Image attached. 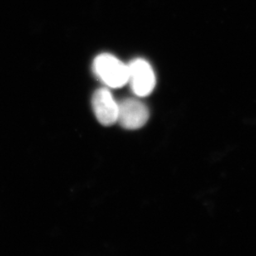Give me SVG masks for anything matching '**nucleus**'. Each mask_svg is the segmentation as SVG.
I'll return each mask as SVG.
<instances>
[{
    "label": "nucleus",
    "instance_id": "obj_2",
    "mask_svg": "<svg viewBox=\"0 0 256 256\" xmlns=\"http://www.w3.org/2000/svg\"><path fill=\"white\" fill-rule=\"evenodd\" d=\"M128 66V80L134 93L140 97L152 93L156 85V76L152 66L142 58L132 60Z\"/></svg>",
    "mask_w": 256,
    "mask_h": 256
},
{
    "label": "nucleus",
    "instance_id": "obj_4",
    "mask_svg": "<svg viewBox=\"0 0 256 256\" xmlns=\"http://www.w3.org/2000/svg\"><path fill=\"white\" fill-rule=\"evenodd\" d=\"M92 107L100 123L110 126L118 122V104L107 89L97 90L92 97Z\"/></svg>",
    "mask_w": 256,
    "mask_h": 256
},
{
    "label": "nucleus",
    "instance_id": "obj_1",
    "mask_svg": "<svg viewBox=\"0 0 256 256\" xmlns=\"http://www.w3.org/2000/svg\"><path fill=\"white\" fill-rule=\"evenodd\" d=\"M93 69L97 78L110 88H120L128 83V65L112 54H103L97 56Z\"/></svg>",
    "mask_w": 256,
    "mask_h": 256
},
{
    "label": "nucleus",
    "instance_id": "obj_3",
    "mask_svg": "<svg viewBox=\"0 0 256 256\" xmlns=\"http://www.w3.org/2000/svg\"><path fill=\"white\" fill-rule=\"evenodd\" d=\"M148 118V109L138 100L128 98L118 104V122L126 130H134L142 128Z\"/></svg>",
    "mask_w": 256,
    "mask_h": 256
}]
</instances>
